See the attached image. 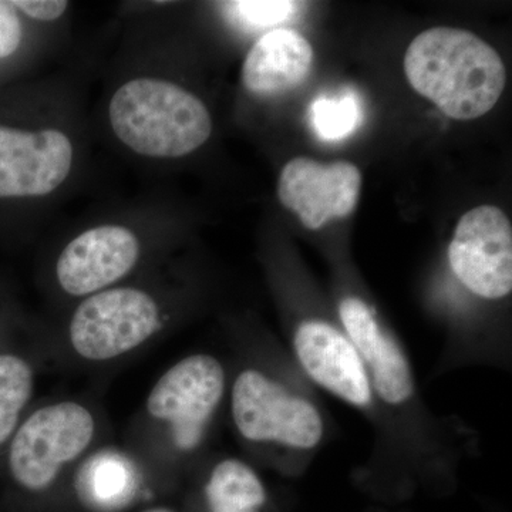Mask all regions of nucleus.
I'll list each match as a JSON object with an SVG mask.
<instances>
[{
    "label": "nucleus",
    "mask_w": 512,
    "mask_h": 512,
    "mask_svg": "<svg viewBox=\"0 0 512 512\" xmlns=\"http://www.w3.org/2000/svg\"><path fill=\"white\" fill-rule=\"evenodd\" d=\"M165 224V210L119 211L86 222L64 242L55 262L60 291L76 299L120 285L146 255L148 239Z\"/></svg>",
    "instance_id": "obj_6"
},
{
    "label": "nucleus",
    "mask_w": 512,
    "mask_h": 512,
    "mask_svg": "<svg viewBox=\"0 0 512 512\" xmlns=\"http://www.w3.org/2000/svg\"><path fill=\"white\" fill-rule=\"evenodd\" d=\"M225 18L244 30L275 28L291 19L299 3L289 0H242L220 3Z\"/></svg>",
    "instance_id": "obj_19"
},
{
    "label": "nucleus",
    "mask_w": 512,
    "mask_h": 512,
    "mask_svg": "<svg viewBox=\"0 0 512 512\" xmlns=\"http://www.w3.org/2000/svg\"><path fill=\"white\" fill-rule=\"evenodd\" d=\"M103 127L121 153L165 165L204 147L214 121L204 100L165 72V63L141 62L130 64L111 84Z\"/></svg>",
    "instance_id": "obj_4"
},
{
    "label": "nucleus",
    "mask_w": 512,
    "mask_h": 512,
    "mask_svg": "<svg viewBox=\"0 0 512 512\" xmlns=\"http://www.w3.org/2000/svg\"><path fill=\"white\" fill-rule=\"evenodd\" d=\"M83 474L80 493L87 503L100 510H116L133 495V473L126 461L113 454L97 457Z\"/></svg>",
    "instance_id": "obj_17"
},
{
    "label": "nucleus",
    "mask_w": 512,
    "mask_h": 512,
    "mask_svg": "<svg viewBox=\"0 0 512 512\" xmlns=\"http://www.w3.org/2000/svg\"><path fill=\"white\" fill-rule=\"evenodd\" d=\"M35 387V370L25 356L0 345V451L18 429Z\"/></svg>",
    "instance_id": "obj_16"
},
{
    "label": "nucleus",
    "mask_w": 512,
    "mask_h": 512,
    "mask_svg": "<svg viewBox=\"0 0 512 512\" xmlns=\"http://www.w3.org/2000/svg\"><path fill=\"white\" fill-rule=\"evenodd\" d=\"M144 512H174V511L168 510V508H151V510H147Z\"/></svg>",
    "instance_id": "obj_21"
},
{
    "label": "nucleus",
    "mask_w": 512,
    "mask_h": 512,
    "mask_svg": "<svg viewBox=\"0 0 512 512\" xmlns=\"http://www.w3.org/2000/svg\"><path fill=\"white\" fill-rule=\"evenodd\" d=\"M229 375L220 357L195 353L167 370L151 389L147 412L164 421L185 456L200 453L224 406Z\"/></svg>",
    "instance_id": "obj_9"
},
{
    "label": "nucleus",
    "mask_w": 512,
    "mask_h": 512,
    "mask_svg": "<svg viewBox=\"0 0 512 512\" xmlns=\"http://www.w3.org/2000/svg\"><path fill=\"white\" fill-rule=\"evenodd\" d=\"M313 49L291 29H274L259 37L242 63L241 82L254 96L289 92L311 73Z\"/></svg>",
    "instance_id": "obj_13"
},
{
    "label": "nucleus",
    "mask_w": 512,
    "mask_h": 512,
    "mask_svg": "<svg viewBox=\"0 0 512 512\" xmlns=\"http://www.w3.org/2000/svg\"><path fill=\"white\" fill-rule=\"evenodd\" d=\"M410 86L454 120H474L493 109L507 72L500 55L468 30L420 33L404 56Z\"/></svg>",
    "instance_id": "obj_5"
},
{
    "label": "nucleus",
    "mask_w": 512,
    "mask_h": 512,
    "mask_svg": "<svg viewBox=\"0 0 512 512\" xmlns=\"http://www.w3.org/2000/svg\"><path fill=\"white\" fill-rule=\"evenodd\" d=\"M362 174L348 161L322 164L311 158H293L278 181V198L295 212L303 227L318 231L335 218L355 211Z\"/></svg>",
    "instance_id": "obj_12"
},
{
    "label": "nucleus",
    "mask_w": 512,
    "mask_h": 512,
    "mask_svg": "<svg viewBox=\"0 0 512 512\" xmlns=\"http://www.w3.org/2000/svg\"><path fill=\"white\" fill-rule=\"evenodd\" d=\"M49 26L32 22L16 0H0V87L18 83L46 45Z\"/></svg>",
    "instance_id": "obj_15"
},
{
    "label": "nucleus",
    "mask_w": 512,
    "mask_h": 512,
    "mask_svg": "<svg viewBox=\"0 0 512 512\" xmlns=\"http://www.w3.org/2000/svg\"><path fill=\"white\" fill-rule=\"evenodd\" d=\"M228 383L239 440L279 476L302 477L332 440L335 421L286 346L264 342Z\"/></svg>",
    "instance_id": "obj_3"
},
{
    "label": "nucleus",
    "mask_w": 512,
    "mask_h": 512,
    "mask_svg": "<svg viewBox=\"0 0 512 512\" xmlns=\"http://www.w3.org/2000/svg\"><path fill=\"white\" fill-rule=\"evenodd\" d=\"M207 512H268L269 491L254 464L238 457L210 464L202 484Z\"/></svg>",
    "instance_id": "obj_14"
},
{
    "label": "nucleus",
    "mask_w": 512,
    "mask_h": 512,
    "mask_svg": "<svg viewBox=\"0 0 512 512\" xmlns=\"http://www.w3.org/2000/svg\"><path fill=\"white\" fill-rule=\"evenodd\" d=\"M16 5L26 18L49 28H59L72 10L64 0H16Z\"/></svg>",
    "instance_id": "obj_20"
},
{
    "label": "nucleus",
    "mask_w": 512,
    "mask_h": 512,
    "mask_svg": "<svg viewBox=\"0 0 512 512\" xmlns=\"http://www.w3.org/2000/svg\"><path fill=\"white\" fill-rule=\"evenodd\" d=\"M447 264L463 292L480 302H503L512 292V228L500 208L483 205L458 221Z\"/></svg>",
    "instance_id": "obj_11"
},
{
    "label": "nucleus",
    "mask_w": 512,
    "mask_h": 512,
    "mask_svg": "<svg viewBox=\"0 0 512 512\" xmlns=\"http://www.w3.org/2000/svg\"><path fill=\"white\" fill-rule=\"evenodd\" d=\"M86 126L72 97L45 83L0 87V229L28 224L76 183Z\"/></svg>",
    "instance_id": "obj_2"
},
{
    "label": "nucleus",
    "mask_w": 512,
    "mask_h": 512,
    "mask_svg": "<svg viewBox=\"0 0 512 512\" xmlns=\"http://www.w3.org/2000/svg\"><path fill=\"white\" fill-rule=\"evenodd\" d=\"M164 308L156 295L117 285L82 299L69 323L74 352L103 362L140 348L163 328Z\"/></svg>",
    "instance_id": "obj_10"
},
{
    "label": "nucleus",
    "mask_w": 512,
    "mask_h": 512,
    "mask_svg": "<svg viewBox=\"0 0 512 512\" xmlns=\"http://www.w3.org/2000/svg\"><path fill=\"white\" fill-rule=\"evenodd\" d=\"M363 119L362 99L352 89H343L338 94H322L309 110L313 133L328 143H339L355 134Z\"/></svg>",
    "instance_id": "obj_18"
},
{
    "label": "nucleus",
    "mask_w": 512,
    "mask_h": 512,
    "mask_svg": "<svg viewBox=\"0 0 512 512\" xmlns=\"http://www.w3.org/2000/svg\"><path fill=\"white\" fill-rule=\"evenodd\" d=\"M336 313L365 362L379 424L357 483L380 491L450 487L480 456V434L463 417L437 413L424 399L406 346L359 289H343Z\"/></svg>",
    "instance_id": "obj_1"
},
{
    "label": "nucleus",
    "mask_w": 512,
    "mask_h": 512,
    "mask_svg": "<svg viewBox=\"0 0 512 512\" xmlns=\"http://www.w3.org/2000/svg\"><path fill=\"white\" fill-rule=\"evenodd\" d=\"M289 355L320 393L355 410L375 431L379 424L365 362L339 320L319 309L289 313L286 325Z\"/></svg>",
    "instance_id": "obj_7"
},
{
    "label": "nucleus",
    "mask_w": 512,
    "mask_h": 512,
    "mask_svg": "<svg viewBox=\"0 0 512 512\" xmlns=\"http://www.w3.org/2000/svg\"><path fill=\"white\" fill-rule=\"evenodd\" d=\"M94 434L96 420L83 404L62 402L40 407L20 421L3 448L10 484L23 493H43L64 467L90 447Z\"/></svg>",
    "instance_id": "obj_8"
}]
</instances>
